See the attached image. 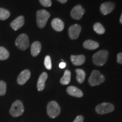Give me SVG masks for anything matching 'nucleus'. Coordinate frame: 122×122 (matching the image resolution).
<instances>
[{
    "label": "nucleus",
    "instance_id": "nucleus-1",
    "mask_svg": "<svg viewBox=\"0 0 122 122\" xmlns=\"http://www.w3.org/2000/svg\"><path fill=\"white\" fill-rule=\"evenodd\" d=\"M109 52L106 50H102L95 53L93 56V61L96 65L102 66L107 62Z\"/></svg>",
    "mask_w": 122,
    "mask_h": 122
},
{
    "label": "nucleus",
    "instance_id": "nucleus-2",
    "mask_svg": "<svg viewBox=\"0 0 122 122\" xmlns=\"http://www.w3.org/2000/svg\"><path fill=\"white\" fill-rule=\"evenodd\" d=\"M50 16V13L45 10H40L37 11L36 13V20L38 27L41 28H44Z\"/></svg>",
    "mask_w": 122,
    "mask_h": 122
},
{
    "label": "nucleus",
    "instance_id": "nucleus-3",
    "mask_svg": "<svg viewBox=\"0 0 122 122\" xmlns=\"http://www.w3.org/2000/svg\"><path fill=\"white\" fill-rule=\"evenodd\" d=\"M105 78L104 76L97 70H93L91 73L89 78V83L91 86L98 85L104 82Z\"/></svg>",
    "mask_w": 122,
    "mask_h": 122
},
{
    "label": "nucleus",
    "instance_id": "nucleus-4",
    "mask_svg": "<svg viewBox=\"0 0 122 122\" xmlns=\"http://www.w3.org/2000/svg\"><path fill=\"white\" fill-rule=\"evenodd\" d=\"M24 110V106L22 101L17 100L12 104L10 110V114L13 117H18L22 115Z\"/></svg>",
    "mask_w": 122,
    "mask_h": 122
},
{
    "label": "nucleus",
    "instance_id": "nucleus-5",
    "mask_svg": "<svg viewBox=\"0 0 122 122\" xmlns=\"http://www.w3.org/2000/svg\"><path fill=\"white\" fill-rule=\"evenodd\" d=\"M61 112V108L56 101H50L47 106V112L49 117L55 118L59 115Z\"/></svg>",
    "mask_w": 122,
    "mask_h": 122
},
{
    "label": "nucleus",
    "instance_id": "nucleus-6",
    "mask_svg": "<svg viewBox=\"0 0 122 122\" xmlns=\"http://www.w3.org/2000/svg\"><path fill=\"white\" fill-rule=\"evenodd\" d=\"M15 45L20 50H25L28 49L30 46L28 36L24 33L20 35L15 40Z\"/></svg>",
    "mask_w": 122,
    "mask_h": 122
},
{
    "label": "nucleus",
    "instance_id": "nucleus-7",
    "mask_svg": "<svg viewBox=\"0 0 122 122\" xmlns=\"http://www.w3.org/2000/svg\"><path fill=\"white\" fill-rule=\"evenodd\" d=\"M114 110V106L110 103L103 102L97 105L96 111L99 114H105L112 112Z\"/></svg>",
    "mask_w": 122,
    "mask_h": 122
},
{
    "label": "nucleus",
    "instance_id": "nucleus-8",
    "mask_svg": "<svg viewBox=\"0 0 122 122\" xmlns=\"http://www.w3.org/2000/svg\"><path fill=\"white\" fill-rule=\"evenodd\" d=\"M81 30V27L79 24L71 25L68 29V34L71 39H77L79 37Z\"/></svg>",
    "mask_w": 122,
    "mask_h": 122
},
{
    "label": "nucleus",
    "instance_id": "nucleus-9",
    "mask_svg": "<svg viewBox=\"0 0 122 122\" xmlns=\"http://www.w3.org/2000/svg\"><path fill=\"white\" fill-rule=\"evenodd\" d=\"M85 13V10L81 6L79 5L76 6L71 11V16L75 19L79 20L83 17L84 14Z\"/></svg>",
    "mask_w": 122,
    "mask_h": 122
},
{
    "label": "nucleus",
    "instance_id": "nucleus-10",
    "mask_svg": "<svg viewBox=\"0 0 122 122\" xmlns=\"http://www.w3.org/2000/svg\"><path fill=\"white\" fill-rule=\"evenodd\" d=\"M115 5L114 2H107L103 3L100 6V10L102 14L106 15L111 13L115 9Z\"/></svg>",
    "mask_w": 122,
    "mask_h": 122
},
{
    "label": "nucleus",
    "instance_id": "nucleus-11",
    "mask_svg": "<svg viewBox=\"0 0 122 122\" xmlns=\"http://www.w3.org/2000/svg\"><path fill=\"white\" fill-rule=\"evenodd\" d=\"M30 72L28 70H25L22 71L18 76L17 79L18 83L20 85H23L25 84L28 79L30 78Z\"/></svg>",
    "mask_w": 122,
    "mask_h": 122
},
{
    "label": "nucleus",
    "instance_id": "nucleus-12",
    "mask_svg": "<svg viewBox=\"0 0 122 122\" xmlns=\"http://www.w3.org/2000/svg\"><path fill=\"white\" fill-rule=\"evenodd\" d=\"M24 24V18L23 16H19L14 20L11 23L10 26L14 30H16L23 27Z\"/></svg>",
    "mask_w": 122,
    "mask_h": 122
},
{
    "label": "nucleus",
    "instance_id": "nucleus-13",
    "mask_svg": "<svg viewBox=\"0 0 122 122\" xmlns=\"http://www.w3.org/2000/svg\"><path fill=\"white\" fill-rule=\"evenodd\" d=\"M51 26L56 31L61 32L63 30L65 25H64V23L62 20L59 18H54L51 21Z\"/></svg>",
    "mask_w": 122,
    "mask_h": 122
},
{
    "label": "nucleus",
    "instance_id": "nucleus-14",
    "mask_svg": "<svg viewBox=\"0 0 122 122\" xmlns=\"http://www.w3.org/2000/svg\"><path fill=\"white\" fill-rule=\"evenodd\" d=\"M48 78V74L46 72H43L40 76L37 83V87L39 91H43L45 86V81Z\"/></svg>",
    "mask_w": 122,
    "mask_h": 122
},
{
    "label": "nucleus",
    "instance_id": "nucleus-15",
    "mask_svg": "<svg viewBox=\"0 0 122 122\" xmlns=\"http://www.w3.org/2000/svg\"><path fill=\"white\" fill-rule=\"evenodd\" d=\"M70 59L73 65L75 66L82 65L84 63L85 61V57L84 55H78V56L72 55Z\"/></svg>",
    "mask_w": 122,
    "mask_h": 122
},
{
    "label": "nucleus",
    "instance_id": "nucleus-16",
    "mask_svg": "<svg viewBox=\"0 0 122 122\" xmlns=\"http://www.w3.org/2000/svg\"><path fill=\"white\" fill-rule=\"evenodd\" d=\"M67 92L70 95L74 96L76 97H83V93L82 91L79 88L75 87L74 86H70L67 88Z\"/></svg>",
    "mask_w": 122,
    "mask_h": 122
},
{
    "label": "nucleus",
    "instance_id": "nucleus-17",
    "mask_svg": "<svg viewBox=\"0 0 122 122\" xmlns=\"http://www.w3.org/2000/svg\"><path fill=\"white\" fill-rule=\"evenodd\" d=\"M41 50V45L39 41H35L32 44L30 48V52L33 57H36L39 53H40Z\"/></svg>",
    "mask_w": 122,
    "mask_h": 122
},
{
    "label": "nucleus",
    "instance_id": "nucleus-18",
    "mask_svg": "<svg viewBox=\"0 0 122 122\" xmlns=\"http://www.w3.org/2000/svg\"><path fill=\"white\" fill-rule=\"evenodd\" d=\"M84 48L89 50H94L99 47V44L97 42L91 40H86L83 44Z\"/></svg>",
    "mask_w": 122,
    "mask_h": 122
},
{
    "label": "nucleus",
    "instance_id": "nucleus-19",
    "mask_svg": "<svg viewBox=\"0 0 122 122\" xmlns=\"http://www.w3.org/2000/svg\"><path fill=\"white\" fill-rule=\"evenodd\" d=\"M71 81V72L69 70H66L65 71L63 77L61 79L60 83L62 85H67Z\"/></svg>",
    "mask_w": 122,
    "mask_h": 122
},
{
    "label": "nucleus",
    "instance_id": "nucleus-20",
    "mask_svg": "<svg viewBox=\"0 0 122 122\" xmlns=\"http://www.w3.org/2000/svg\"><path fill=\"white\" fill-rule=\"evenodd\" d=\"M76 79L79 83L81 84L84 81L85 79V72L81 69H76Z\"/></svg>",
    "mask_w": 122,
    "mask_h": 122
},
{
    "label": "nucleus",
    "instance_id": "nucleus-21",
    "mask_svg": "<svg viewBox=\"0 0 122 122\" xmlns=\"http://www.w3.org/2000/svg\"><path fill=\"white\" fill-rule=\"evenodd\" d=\"M9 52L4 47H0V60H6L9 57Z\"/></svg>",
    "mask_w": 122,
    "mask_h": 122
},
{
    "label": "nucleus",
    "instance_id": "nucleus-22",
    "mask_svg": "<svg viewBox=\"0 0 122 122\" xmlns=\"http://www.w3.org/2000/svg\"><path fill=\"white\" fill-rule=\"evenodd\" d=\"M93 29L94 31L99 35H102L105 32V30L104 27L100 23H96L94 24Z\"/></svg>",
    "mask_w": 122,
    "mask_h": 122
},
{
    "label": "nucleus",
    "instance_id": "nucleus-23",
    "mask_svg": "<svg viewBox=\"0 0 122 122\" xmlns=\"http://www.w3.org/2000/svg\"><path fill=\"white\" fill-rule=\"evenodd\" d=\"M10 15V13L9 11L5 9L0 7V20H5L8 19Z\"/></svg>",
    "mask_w": 122,
    "mask_h": 122
},
{
    "label": "nucleus",
    "instance_id": "nucleus-24",
    "mask_svg": "<svg viewBox=\"0 0 122 122\" xmlns=\"http://www.w3.org/2000/svg\"><path fill=\"white\" fill-rule=\"evenodd\" d=\"M6 92V84L4 81H0V96H4Z\"/></svg>",
    "mask_w": 122,
    "mask_h": 122
},
{
    "label": "nucleus",
    "instance_id": "nucleus-25",
    "mask_svg": "<svg viewBox=\"0 0 122 122\" xmlns=\"http://www.w3.org/2000/svg\"><path fill=\"white\" fill-rule=\"evenodd\" d=\"M44 65L46 69L49 70L51 69V61L50 56H47L45 57L44 60Z\"/></svg>",
    "mask_w": 122,
    "mask_h": 122
},
{
    "label": "nucleus",
    "instance_id": "nucleus-26",
    "mask_svg": "<svg viewBox=\"0 0 122 122\" xmlns=\"http://www.w3.org/2000/svg\"><path fill=\"white\" fill-rule=\"evenodd\" d=\"M40 4L45 7H50L51 6V0H39Z\"/></svg>",
    "mask_w": 122,
    "mask_h": 122
},
{
    "label": "nucleus",
    "instance_id": "nucleus-27",
    "mask_svg": "<svg viewBox=\"0 0 122 122\" xmlns=\"http://www.w3.org/2000/svg\"><path fill=\"white\" fill-rule=\"evenodd\" d=\"M83 120H84V118L83 116L79 115L76 117V119L74 120V122H83Z\"/></svg>",
    "mask_w": 122,
    "mask_h": 122
},
{
    "label": "nucleus",
    "instance_id": "nucleus-28",
    "mask_svg": "<svg viewBox=\"0 0 122 122\" xmlns=\"http://www.w3.org/2000/svg\"><path fill=\"white\" fill-rule=\"evenodd\" d=\"M117 62L118 63L122 64V53H120L117 55Z\"/></svg>",
    "mask_w": 122,
    "mask_h": 122
},
{
    "label": "nucleus",
    "instance_id": "nucleus-29",
    "mask_svg": "<svg viewBox=\"0 0 122 122\" xmlns=\"http://www.w3.org/2000/svg\"><path fill=\"white\" fill-rule=\"evenodd\" d=\"M66 66V63L65 62H61L60 64H59V67L61 68H65Z\"/></svg>",
    "mask_w": 122,
    "mask_h": 122
},
{
    "label": "nucleus",
    "instance_id": "nucleus-30",
    "mask_svg": "<svg viewBox=\"0 0 122 122\" xmlns=\"http://www.w3.org/2000/svg\"><path fill=\"white\" fill-rule=\"evenodd\" d=\"M57 1H58L59 2L62 3V4H65V3L67 2V0H57Z\"/></svg>",
    "mask_w": 122,
    "mask_h": 122
},
{
    "label": "nucleus",
    "instance_id": "nucleus-31",
    "mask_svg": "<svg viewBox=\"0 0 122 122\" xmlns=\"http://www.w3.org/2000/svg\"><path fill=\"white\" fill-rule=\"evenodd\" d=\"M120 23L122 24V13L121 16H120Z\"/></svg>",
    "mask_w": 122,
    "mask_h": 122
}]
</instances>
